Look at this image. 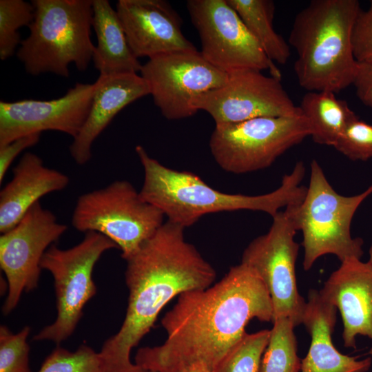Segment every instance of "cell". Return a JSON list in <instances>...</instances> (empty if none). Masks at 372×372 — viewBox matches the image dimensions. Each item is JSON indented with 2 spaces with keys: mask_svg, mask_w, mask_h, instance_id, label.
<instances>
[{
  "mask_svg": "<svg viewBox=\"0 0 372 372\" xmlns=\"http://www.w3.org/2000/svg\"><path fill=\"white\" fill-rule=\"evenodd\" d=\"M254 318L272 321V302L262 279L240 262L214 285L180 294L161 320L165 342L139 349L135 364L165 372L198 362L214 372Z\"/></svg>",
  "mask_w": 372,
  "mask_h": 372,
  "instance_id": "1",
  "label": "cell"
},
{
  "mask_svg": "<svg viewBox=\"0 0 372 372\" xmlns=\"http://www.w3.org/2000/svg\"><path fill=\"white\" fill-rule=\"evenodd\" d=\"M184 229L165 222L126 260L128 305L120 329L99 351L105 372H146L132 363L130 353L162 309L174 297L208 288L214 282L215 269L185 240Z\"/></svg>",
  "mask_w": 372,
  "mask_h": 372,
  "instance_id": "2",
  "label": "cell"
},
{
  "mask_svg": "<svg viewBox=\"0 0 372 372\" xmlns=\"http://www.w3.org/2000/svg\"><path fill=\"white\" fill-rule=\"evenodd\" d=\"M135 150L144 171L139 191L142 198L158 207L168 221L184 228L205 214L221 211H258L273 217L281 208L300 204L307 192V187L301 185L305 174L302 161L282 177L276 189L248 196L221 192L195 174L169 168L151 157L142 145H137Z\"/></svg>",
  "mask_w": 372,
  "mask_h": 372,
  "instance_id": "3",
  "label": "cell"
},
{
  "mask_svg": "<svg viewBox=\"0 0 372 372\" xmlns=\"http://www.w3.org/2000/svg\"><path fill=\"white\" fill-rule=\"evenodd\" d=\"M358 0H312L295 17L289 44L294 72L307 92H339L353 83L358 62L351 35L360 12Z\"/></svg>",
  "mask_w": 372,
  "mask_h": 372,
  "instance_id": "4",
  "label": "cell"
},
{
  "mask_svg": "<svg viewBox=\"0 0 372 372\" xmlns=\"http://www.w3.org/2000/svg\"><path fill=\"white\" fill-rule=\"evenodd\" d=\"M30 34L17 55L30 75L70 76L69 65L87 70L94 50L90 38L92 0H33Z\"/></svg>",
  "mask_w": 372,
  "mask_h": 372,
  "instance_id": "5",
  "label": "cell"
},
{
  "mask_svg": "<svg viewBox=\"0 0 372 372\" xmlns=\"http://www.w3.org/2000/svg\"><path fill=\"white\" fill-rule=\"evenodd\" d=\"M310 180L302 201L291 206L298 229L302 233L304 255L303 267L309 270L327 254L340 262L363 254V240L353 238L351 224L363 201L372 194V185L363 192L346 196L337 193L316 161L311 163Z\"/></svg>",
  "mask_w": 372,
  "mask_h": 372,
  "instance_id": "6",
  "label": "cell"
},
{
  "mask_svg": "<svg viewBox=\"0 0 372 372\" xmlns=\"http://www.w3.org/2000/svg\"><path fill=\"white\" fill-rule=\"evenodd\" d=\"M164 216L158 207L142 198L131 183L118 180L81 195L72 225L79 231L106 236L126 260L163 225Z\"/></svg>",
  "mask_w": 372,
  "mask_h": 372,
  "instance_id": "7",
  "label": "cell"
},
{
  "mask_svg": "<svg viewBox=\"0 0 372 372\" xmlns=\"http://www.w3.org/2000/svg\"><path fill=\"white\" fill-rule=\"evenodd\" d=\"M85 234L76 245L61 249L52 245L43 256L41 268L50 271L54 281L57 316L34 337L36 341L49 340L59 345L72 334L84 306L96 293L92 278L94 265L103 253L118 248L99 233Z\"/></svg>",
  "mask_w": 372,
  "mask_h": 372,
  "instance_id": "8",
  "label": "cell"
},
{
  "mask_svg": "<svg viewBox=\"0 0 372 372\" xmlns=\"http://www.w3.org/2000/svg\"><path fill=\"white\" fill-rule=\"evenodd\" d=\"M310 134L308 122L302 114L258 117L216 125L209 148L216 163L223 170L245 174L269 167Z\"/></svg>",
  "mask_w": 372,
  "mask_h": 372,
  "instance_id": "9",
  "label": "cell"
},
{
  "mask_svg": "<svg viewBox=\"0 0 372 372\" xmlns=\"http://www.w3.org/2000/svg\"><path fill=\"white\" fill-rule=\"evenodd\" d=\"M291 206L272 217L269 231L246 247L241 263L253 269L266 285L272 302L273 319L285 316L296 327L302 323L307 302L297 287L299 245L294 240L298 229Z\"/></svg>",
  "mask_w": 372,
  "mask_h": 372,
  "instance_id": "10",
  "label": "cell"
},
{
  "mask_svg": "<svg viewBox=\"0 0 372 372\" xmlns=\"http://www.w3.org/2000/svg\"><path fill=\"white\" fill-rule=\"evenodd\" d=\"M187 8L199 34L204 59L225 72L267 70L281 79V72L248 30L227 0H189Z\"/></svg>",
  "mask_w": 372,
  "mask_h": 372,
  "instance_id": "11",
  "label": "cell"
},
{
  "mask_svg": "<svg viewBox=\"0 0 372 372\" xmlns=\"http://www.w3.org/2000/svg\"><path fill=\"white\" fill-rule=\"evenodd\" d=\"M141 75L162 115L179 120L194 115V100L223 85L228 77L200 52L177 51L157 55L142 65Z\"/></svg>",
  "mask_w": 372,
  "mask_h": 372,
  "instance_id": "12",
  "label": "cell"
},
{
  "mask_svg": "<svg viewBox=\"0 0 372 372\" xmlns=\"http://www.w3.org/2000/svg\"><path fill=\"white\" fill-rule=\"evenodd\" d=\"M67 228L38 202L16 225L1 234L0 267L8 285L3 314H9L17 307L23 292L37 287L44 254Z\"/></svg>",
  "mask_w": 372,
  "mask_h": 372,
  "instance_id": "13",
  "label": "cell"
},
{
  "mask_svg": "<svg viewBox=\"0 0 372 372\" xmlns=\"http://www.w3.org/2000/svg\"><path fill=\"white\" fill-rule=\"evenodd\" d=\"M193 105L197 111L207 112L216 125L302 114L281 79L251 69L228 73L223 85L200 94Z\"/></svg>",
  "mask_w": 372,
  "mask_h": 372,
  "instance_id": "14",
  "label": "cell"
},
{
  "mask_svg": "<svg viewBox=\"0 0 372 372\" xmlns=\"http://www.w3.org/2000/svg\"><path fill=\"white\" fill-rule=\"evenodd\" d=\"M96 83H77L52 100L0 101V145L43 131H58L75 138L91 107Z\"/></svg>",
  "mask_w": 372,
  "mask_h": 372,
  "instance_id": "15",
  "label": "cell"
},
{
  "mask_svg": "<svg viewBox=\"0 0 372 372\" xmlns=\"http://www.w3.org/2000/svg\"><path fill=\"white\" fill-rule=\"evenodd\" d=\"M116 10L137 59L196 50L182 32L180 16L165 0H118Z\"/></svg>",
  "mask_w": 372,
  "mask_h": 372,
  "instance_id": "16",
  "label": "cell"
},
{
  "mask_svg": "<svg viewBox=\"0 0 372 372\" xmlns=\"http://www.w3.org/2000/svg\"><path fill=\"white\" fill-rule=\"evenodd\" d=\"M319 292L340 313L345 347L356 349L358 335L372 341V266L369 262L355 258L341 262ZM369 353L372 355V347Z\"/></svg>",
  "mask_w": 372,
  "mask_h": 372,
  "instance_id": "17",
  "label": "cell"
},
{
  "mask_svg": "<svg viewBox=\"0 0 372 372\" xmlns=\"http://www.w3.org/2000/svg\"><path fill=\"white\" fill-rule=\"evenodd\" d=\"M87 119L70 146L76 164H86L92 158V147L115 116L134 101L149 94V88L137 73L100 75Z\"/></svg>",
  "mask_w": 372,
  "mask_h": 372,
  "instance_id": "18",
  "label": "cell"
},
{
  "mask_svg": "<svg viewBox=\"0 0 372 372\" xmlns=\"http://www.w3.org/2000/svg\"><path fill=\"white\" fill-rule=\"evenodd\" d=\"M69 182L67 175L46 167L38 155L25 153L0 192L1 234L16 225L41 198L65 189Z\"/></svg>",
  "mask_w": 372,
  "mask_h": 372,
  "instance_id": "19",
  "label": "cell"
},
{
  "mask_svg": "<svg viewBox=\"0 0 372 372\" xmlns=\"http://www.w3.org/2000/svg\"><path fill=\"white\" fill-rule=\"evenodd\" d=\"M336 313L337 309L319 291H309L302 324L311 335V344L301 360L300 372H367L370 369L371 358L358 360L341 353L334 347L331 335Z\"/></svg>",
  "mask_w": 372,
  "mask_h": 372,
  "instance_id": "20",
  "label": "cell"
},
{
  "mask_svg": "<svg viewBox=\"0 0 372 372\" xmlns=\"http://www.w3.org/2000/svg\"><path fill=\"white\" fill-rule=\"evenodd\" d=\"M92 28L97 44L92 61L100 75L137 73L142 64L133 54L116 9L108 0H92Z\"/></svg>",
  "mask_w": 372,
  "mask_h": 372,
  "instance_id": "21",
  "label": "cell"
},
{
  "mask_svg": "<svg viewBox=\"0 0 372 372\" xmlns=\"http://www.w3.org/2000/svg\"><path fill=\"white\" fill-rule=\"evenodd\" d=\"M307 119L312 140L334 146L347 125L358 117L347 101L329 91L307 92L299 106Z\"/></svg>",
  "mask_w": 372,
  "mask_h": 372,
  "instance_id": "22",
  "label": "cell"
},
{
  "mask_svg": "<svg viewBox=\"0 0 372 372\" xmlns=\"http://www.w3.org/2000/svg\"><path fill=\"white\" fill-rule=\"evenodd\" d=\"M244 24L273 63L285 64L289 45L273 28L275 3L271 0H227Z\"/></svg>",
  "mask_w": 372,
  "mask_h": 372,
  "instance_id": "23",
  "label": "cell"
},
{
  "mask_svg": "<svg viewBox=\"0 0 372 372\" xmlns=\"http://www.w3.org/2000/svg\"><path fill=\"white\" fill-rule=\"evenodd\" d=\"M273 327L258 372H300L301 360L292 321L285 316L273 319Z\"/></svg>",
  "mask_w": 372,
  "mask_h": 372,
  "instance_id": "24",
  "label": "cell"
},
{
  "mask_svg": "<svg viewBox=\"0 0 372 372\" xmlns=\"http://www.w3.org/2000/svg\"><path fill=\"white\" fill-rule=\"evenodd\" d=\"M270 330L245 333L219 363L214 372H258Z\"/></svg>",
  "mask_w": 372,
  "mask_h": 372,
  "instance_id": "25",
  "label": "cell"
},
{
  "mask_svg": "<svg viewBox=\"0 0 372 372\" xmlns=\"http://www.w3.org/2000/svg\"><path fill=\"white\" fill-rule=\"evenodd\" d=\"M34 18L32 3L23 0H0V59L12 56L21 44L18 30L29 26Z\"/></svg>",
  "mask_w": 372,
  "mask_h": 372,
  "instance_id": "26",
  "label": "cell"
},
{
  "mask_svg": "<svg viewBox=\"0 0 372 372\" xmlns=\"http://www.w3.org/2000/svg\"><path fill=\"white\" fill-rule=\"evenodd\" d=\"M37 372H105L99 352L86 344L75 351L57 346Z\"/></svg>",
  "mask_w": 372,
  "mask_h": 372,
  "instance_id": "27",
  "label": "cell"
},
{
  "mask_svg": "<svg viewBox=\"0 0 372 372\" xmlns=\"http://www.w3.org/2000/svg\"><path fill=\"white\" fill-rule=\"evenodd\" d=\"M29 327L17 333L8 327H0V372H32L29 365L30 347L27 338Z\"/></svg>",
  "mask_w": 372,
  "mask_h": 372,
  "instance_id": "28",
  "label": "cell"
},
{
  "mask_svg": "<svg viewBox=\"0 0 372 372\" xmlns=\"http://www.w3.org/2000/svg\"><path fill=\"white\" fill-rule=\"evenodd\" d=\"M333 147L352 161L372 158V125L356 117L347 125Z\"/></svg>",
  "mask_w": 372,
  "mask_h": 372,
  "instance_id": "29",
  "label": "cell"
},
{
  "mask_svg": "<svg viewBox=\"0 0 372 372\" xmlns=\"http://www.w3.org/2000/svg\"><path fill=\"white\" fill-rule=\"evenodd\" d=\"M351 43L355 60L372 63V1L366 10L358 14L352 30Z\"/></svg>",
  "mask_w": 372,
  "mask_h": 372,
  "instance_id": "30",
  "label": "cell"
},
{
  "mask_svg": "<svg viewBox=\"0 0 372 372\" xmlns=\"http://www.w3.org/2000/svg\"><path fill=\"white\" fill-rule=\"evenodd\" d=\"M40 137L39 133L32 134L0 145V183L4 179L8 169L17 156L25 149L35 145Z\"/></svg>",
  "mask_w": 372,
  "mask_h": 372,
  "instance_id": "31",
  "label": "cell"
},
{
  "mask_svg": "<svg viewBox=\"0 0 372 372\" xmlns=\"http://www.w3.org/2000/svg\"><path fill=\"white\" fill-rule=\"evenodd\" d=\"M353 84L358 98L364 105L372 109V63H358Z\"/></svg>",
  "mask_w": 372,
  "mask_h": 372,
  "instance_id": "32",
  "label": "cell"
},
{
  "mask_svg": "<svg viewBox=\"0 0 372 372\" xmlns=\"http://www.w3.org/2000/svg\"><path fill=\"white\" fill-rule=\"evenodd\" d=\"M165 372H214L202 363H193L178 366Z\"/></svg>",
  "mask_w": 372,
  "mask_h": 372,
  "instance_id": "33",
  "label": "cell"
},
{
  "mask_svg": "<svg viewBox=\"0 0 372 372\" xmlns=\"http://www.w3.org/2000/svg\"><path fill=\"white\" fill-rule=\"evenodd\" d=\"M369 259L368 262L372 266V243H371V247L369 249Z\"/></svg>",
  "mask_w": 372,
  "mask_h": 372,
  "instance_id": "34",
  "label": "cell"
},
{
  "mask_svg": "<svg viewBox=\"0 0 372 372\" xmlns=\"http://www.w3.org/2000/svg\"><path fill=\"white\" fill-rule=\"evenodd\" d=\"M147 372H150V371H147Z\"/></svg>",
  "mask_w": 372,
  "mask_h": 372,
  "instance_id": "35",
  "label": "cell"
}]
</instances>
